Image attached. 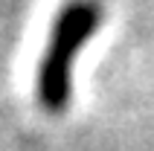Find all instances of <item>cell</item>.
<instances>
[{"mask_svg": "<svg viewBox=\"0 0 154 151\" xmlns=\"http://www.w3.org/2000/svg\"><path fill=\"white\" fill-rule=\"evenodd\" d=\"M102 0H67L52 17L35 79V93L44 110L61 113L67 108L73 90V64L85 50V44L93 38V32L102 26Z\"/></svg>", "mask_w": 154, "mask_h": 151, "instance_id": "obj_1", "label": "cell"}]
</instances>
